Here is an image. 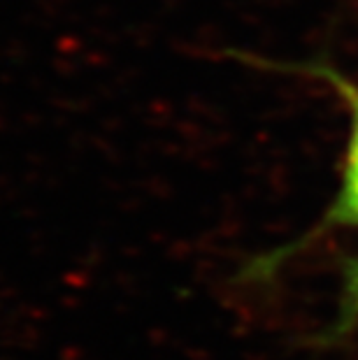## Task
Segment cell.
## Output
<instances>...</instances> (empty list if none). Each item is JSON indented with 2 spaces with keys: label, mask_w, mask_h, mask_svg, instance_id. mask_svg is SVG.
<instances>
[{
  "label": "cell",
  "mask_w": 358,
  "mask_h": 360,
  "mask_svg": "<svg viewBox=\"0 0 358 360\" xmlns=\"http://www.w3.org/2000/svg\"><path fill=\"white\" fill-rule=\"evenodd\" d=\"M258 65H270V68H284L286 72H302L309 75L314 79H321L326 86H331L335 94L342 98V103L347 107L349 114V137H347V149L345 158H342L340 167V184L335 191L331 205L326 207L324 217L317 221L314 228H309L300 240H293L277 247L265 254H258L249 258L242 270L238 272V279L242 283H265L270 281L281 270V265L293 256H298L302 249H307L312 242H317L319 237H324L331 231H342V228H358V82L345 77L342 72L335 70L333 65L319 63H270V60H256Z\"/></svg>",
  "instance_id": "1"
},
{
  "label": "cell",
  "mask_w": 358,
  "mask_h": 360,
  "mask_svg": "<svg viewBox=\"0 0 358 360\" xmlns=\"http://www.w3.org/2000/svg\"><path fill=\"white\" fill-rule=\"evenodd\" d=\"M358 330V258L345 263L342 270V295L335 323L317 337L319 344H335L345 335Z\"/></svg>",
  "instance_id": "2"
}]
</instances>
